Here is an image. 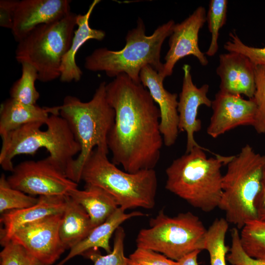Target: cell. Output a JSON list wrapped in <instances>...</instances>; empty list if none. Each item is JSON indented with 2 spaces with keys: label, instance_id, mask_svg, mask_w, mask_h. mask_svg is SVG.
<instances>
[{
  "label": "cell",
  "instance_id": "obj_1",
  "mask_svg": "<svg viewBox=\"0 0 265 265\" xmlns=\"http://www.w3.org/2000/svg\"><path fill=\"white\" fill-rule=\"evenodd\" d=\"M106 93L115 113L107 140L112 162L129 173L154 169L164 143L160 111L149 91L121 74L106 84Z\"/></svg>",
  "mask_w": 265,
  "mask_h": 265
},
{
  "label": "cell",
  "instance_id": "obj_2",
  "mask_svg": "<svg viewBox=\"0 0 265 265\" xmlns=\"http://www.w3.org/2000/svg\"><path fill=\"white\" fill-rule=\"evenodd\" d=\"M208 149L195 147L174 159L166 168L165 188L204 212L218 208L222 195V165L233 156L208 158Z\"/></svg>",
  "mask_w": 265,
  "mask_h": 265
},
{
  "label": "cell",
  "instance_id": "obj_3",
  "mask_svg": "<svg viewBox=\"0 0 265 265\" xmlns=\"http://www.w3.org/2000/svg\"><path fill=\"white\" fill-rule=\"evenodd\" d=\"M106 84L105 81L102 82L88 102L68 95L61 106H56L59 115L67 122L80 147L78 156L66 170L67 177L77 183L81 180L82 168L86 159L95 148L109 152L107 140L115 113L107 100Z\"/></svg>",
  "mask_w": 265,
  "mask_h": 265
},
{
  "label": "cell",
  "instance_id": "obj_4",
  "mask_svg": "<svg viewBox=\"0 0 265 265\" xmlns=\"http://www.w3.org/2000/svg\"><path fill=\"white\" fill-rule=\"evenodd\" d=\"M175 25L173 20H170L158 26L152 35L147 36L144 22L139 18L136 27L128 31L122 49H96L85 57L84 67L91 71H104L109 77L125 74L134 82L140 83V71L147 65L159 74L161 73L163 66L160 61L161 47L172 34Z\"/></svg>",
  "mask_w": 265,
  "mask_h": 265
},
{
  "label": "cell",
  "instance_id": "obj_5",
  "mask_svg": "<svg viewBox=\"0 0 265 265\" xmlns=\"http://www.w3.org/2000/svg\"><path fill=\"white\" fill-rule=\"evenodd\" d=\"M108 152L95 148L86 159L81 180L99 186L111 195L124 210L153 209L156 204L158 179L154 169L129 173L109 160Z\"/></svg>",
  "mask_w": 265,
  "mask_h": 265
},
{
  "label": "cell",
  "instance_id": "obj_6",
  "mask_svg": "<svg viewBox=\"0 0 265 265\" xmlns=\"http://www.w3.org/2000/svg\"><path fill=\"white\" fill-rule=\"evenodd\" d=\"M43 124L41 122L29 123L1 136L0 165L4 170L13 171L12 159L17 155L33 156L44 148L66 174L74 157L80 153V147L67 122L58 113L51 114L44 131L40 129Z\"/></svg>",
  "mask_w": 265,
  "mask_h": 265
},
{
  "label": "cell",
  "instance_id": "obj_7",
  "mask_svg": "<svg viewBox=\"0 0 265 265\" xmlns=\"http://www.w3.org/2000/svg\"><path fill=\"white\" fill-rule=\"evenodd\" d=\"M227 165L218 208L225 212L229 223L241 229L247 221L258 219L255 201L261 188L265 155L247 144Z\"/></svg>",
  "mask_w": 265,
  "mask_h": 265
},
{
  "label": "cell",
  "instance_id": "obj_8",
  "mask_svg": "<svg viewBox=\"0 0 265 265\" xmlns=\"http://www.w3.org/2000/svg\"><path fill=\"white\" fill-rule=\"evenodd\" d=\"M77 15L70 12L58 21L40 25L18 42L17 61L33 66L38 80L46 82L60 77L62 59L70 47Z\"/></svg>",
  "mask_w": 265,
  "mask_h": 265
},
{
  "label": "cell",
  "instance_id": "obj_9",
  "mask_svg": "<svg viewBox=\"0 0 265 265\" xmlns=\"http://www.w3.org/2000/svg\"><path fill=\"white\" fill-rule=\"evenodd\" d=\"M207 231L200 219L190 212L170 217L161 210L150 219L149 228L139 231L136 246L177 261L193 251L205 250Z\"/></svg>",
  "mask_w": 265,
  "mask_h": 265
},
{
  "label": "cell",
  "instance_id": "obj_10",
  "mask_svg": "<svg viewBox=\"0 0 265 265\" xmlns=\"http://www.w3.org/2000/svg\"><path fill=\"white\" fill-rule=\"evenodd\" d=\"M6 179L12 187L30 195H68L78 188V183L69 179L50 156L20 163Z\"/></svg>",
  "mask_w": 265,
  "mask_h": 265
},
{
  "label": "cell",
  "instance_id": "obj_11",
  "mask_svg": "<svg viewBox=\"0 0 265 265\" xmlns=\"http://www.w3.org/2000/svg\"><path fill=\"white\" fill-rule=\"evenodd\" d=\"M63 213L52 214L22 227L10 241L23 246L43 263L52 265L66 250L59 233Z\"/></svg>",
  "mask_w": 265,
  "mask_h": 265
},
{
  "label": "cell",
  "instance_id": "obj_12",
  "mask_svg": "<svg viewBox=\"0 0 265 265\" xmlns=\"http://www.w3.org/2000/svg\"><path fill=\"white\" fill-rule=\"evenodd\" d=\"M206 22V9L200 6L185 20L175 24L170 36L169 49L164 58L163 69L159 74L162 78L171 76L177 62L188 55L197 58L202 66L208 65L205 53L201 51L198 45L199 32Z\"/></svg>",
  "mask_w": 265,
  "mask_h": 265
},
{
  "label": "cell",
  "instance_id": "obj_13",
  "mask_svg": "<svg viewBox=\"0 0 265 265\" xmlns=\"http://www.w3.org/2000/svg\"><path fill=\"white\" fill-rule=\"evenodd\" d=\"M212 114L207 133L216 138L241 126H252L255 121L256 105L253 99H245L219 90L212 101Z\"/></svg>",
  "mask_w": 265,
  "mask_h": 265
},
{
  "label": "cell",
  "instance_id": "obj_14",
  "mask_svg": "<svg viewBox=\"0 0 265 265\" xmlns=\"http://www.w3.org/2000/svg\"><path fill=\"white\" fill-rule=\"evenodd\" d=\"M184 76L182 90L178 100V128L179 132L186 134V153L195 147H201L195 140L194 133L201 130V121L197 118L198 109L201 106L211 107L212 101L208 97L209 85L204 84L198 87L193 82L190 66L185 64L183 67Z\"/></svg>",
  "mask_w": 265,
  "mask_h": 265
},
{
  "label": "cell",
  "instance_id": "obj_15",
  "mask_svg": "<svg viewBox=\"0 0 265 265\" xmlns=\"http://www.w3.org/2000/svg\"><path fill=\"white\" fill-rule=\"evenodd\" d=\"M69 0H22L17 3L11 29L19 42L36 27L58 21L70 12Z\"/></svg>",
  "mask_w": 265,
  "mask_h": 265
},
{
  "label": "cell",
  "instance_id": "obj_16",
  "mask_svg": "<svg viewBox=\"0 0 265 265\" xmlns=\"http://www.w3.org/2000/svg\"><path fill=\"white\" fill-rule=\"evenodd\" d=\"M139 78L140 82L147 88L154 101L159 106V127L163 143L167 147L171 146L175 143L179 132L178 95L165 89L164 79L150 65L142 69Z\"/></svg>",
  "mask_w": 265,
  "mask_h": 265
},
{
  "label": "cell",
  "instance_id": "obj_17",
  "mask_svg": "<svg viewBox=\"0 0 265 265\" xmlns=\"http://www.w3.org/2000/svg\"><path fill=\"white\" fill-rule=\"evenodd\" d=\"M255 66L244 55L228 52L219 55L216 72L220 80L219 90L253 97L255 91Z\"/></svg>",
  "mask_w": 265,
  "mask_h": 265
},
{
  "label": "cell",
  "instance_id": "obj_18",
  "mask_svg": "<svg viewBox=\"0 0 265 265\" xmlns=\"http://www.w3.org/2000/svg\"><path fill=\"white\" fill-rule=\"evenodd\" d=\"M66 195L40 196L34 205L2 213L0 219V243L4 246L10 241L14 234L22 227L48 216L62 213L66 206Z\"/></svg>",
  "mask_w": 265,
  "mask_h": 265
},
{
  "label": "cell",
  "instance_id": "obj_19",
  "mask_svg": "<svg viewBox=\"0 0 265 265\" xmlns=\"http://www.w3.org/2000/svg\"><path fill=\"white\" fill-rule=\"evenodd\" d=\"M100 2V0H94L84 14L77 15L78 28L74 32L70 47L64 56L61 65L59 79L61 82H77L81 79L82 71L76 62V55L79 49L90 39L102 41L106 36L104 30L92 28L89 25L90 16L95 7Z\"/></svg>",
  "mask_w": 265,
  "mask_h": 265
},
{
  "label": "cell",
  "instance_id": "obj_20",
  "mask_svg": "<svg viewBox=\"0 0 265 265\" xmlns=\"http://www.w3.org/2000/svg\"><path fill=\"white\" fill-rule=\"evenodd\" d=\"M125 211L122 208L118 207L105 222L93 228L84 239L70 249L66 257L56 265H63L76 256L82 255L89 250H97L98 248H103L107 254L111 253L109 240L120 225L132 217L146 215L139 211L129 213H125Z\"/></svg>",
  "mask_w": 265,
  "mask_h": 265
},
{
  "label": "cell",
  "instance_id": "obj_21",
  "mask_svg": "<svg viewBox=\"0 0 265 265\" xmlns=\"http://www.w3.org/2000/svg\"><path fill=\"white\" fill-rule=\"evenodd\" d=\"M68 195L84 209L93 228L105 222L119 207L111 195L96 186L85 184L84 190L76 188Z\"/></svg>",
  "mask_w": 265,
  "mask_h": 265
},
{
  "label": "cell",
  "instance_id": "obj_22",
  "mask_svg": "<svg viewBox=\"0 0 265 265\" xmlns=\"http://www.w3.org/2000/svg\"><path fill=\"white\" fill-rule=\"evenodd\" d=\"M51 112V107L27 105L10 98L0 106V135L33 122H41L45 124Z\"/></svg>",
  "mask_w": 265,
  "mask_h": 265
},
{
  "label": "cell",
  "instance_id": "obj_23",
  "mask_svg": "<svg viewBox=\"0 0 265 265\" xmlns=\"http://www.w3.org/2000/svg\"><path fill=\"white\" fill-rule=\"evenodd\" d=\"M93 227L84 209L68 195L59 226V236L66 249H70L84 239Z\"/></svg>",
  "mask_w": 265,
  "mask_h": 265
},
{
  "label": "cell",
  "instance_id": "obj_24",
  "mask_svg": "<svg viewBox=\"0 0 265 265\" xmlns=\"http://www.w3.org/2000/svg\"><path fill=\"white\" fill-rule=\"evenodd\" d=\"M229 223L223 218H216L207 229L205 250L208 252L211 265H226L229 248L225 245Z\"/></svg>",
  "mask_w": 265,
  "mask_h": 265
},
{
  "label": "cell",
  "instance_id": "obj_25",
  "mask_svg": "<svg viewBox=\"0 0 265 265\" xmlns=\"http://www.w3.org/2000/svg\"><path fill=\"white\" fill-rule=\"evenodd\" d=\"M239 233L240 244L245 253L258 260H265V220L247 221Z\"/></svg>",
  "mask_w": 265,
  "mask_h": 265
},
{
  "label": "cell",
  "instance_id": "obj_26",
  "mask_svg": "<svg viewBox=\"0 0 265 265\" xmlns=\"http://www.w3.org/2000/svg\"><path fill=\"white\" fill-rule=\"evenodd\" d=\"M22 75L12 85L10 98L27 105H36L40 94L35 86L38 79L36 69L26 62H22Z\"/></svg>",
  "mask_w": 265,
  "mask_h": 265
},
{
  "label": "cell",
  "instance_id": "obj_27",
  "mask_svg": "<svg viewBox=\"0 0 265 265\" xmlns=\"http://www.w3.org/2000/svg\"><path fill=\"white\" fill-rule=\"evenodd\" d=\"M227 0H211L206 14V22L211 35L210 46L205 54L213 56L218 50V39L220 29L225 25L227 15Z\"/></svg>",
  "mask_w": 265,
  "mask_h": 265
},
{
  "label": "cell",
  "instance_id": "obj_28",
  "mask_svg": "<svg viewBox=\"0 0 265 265\" xmlns=\"http://www.w3.org/2000/svg\"><path fill=\"white\" fill-rule=\"evenodd\" d=\"M38 198L12 187L4 174L0 178V212L26 208L35 205Z\"/></svg>",
  "mask_w": 265,
  "mask_h": 265
},
{
  "label": "cell",
  "instance_id": "obj_29",
  "mask_svg": "<svg viewBox=\"0 0 265 265\" xmlns=\"http://www.w3.org/2000/svg\"><path fill=\"white\" fill-rule=\"evenodd\" d=\"M125 232L119 226L115 232L113 249L111 253L102 255L97 250L92 249L82 255L91 260L94 265H128L129 258L124 254Z\"/></svg>",
  "mask_w": 265,
  "mask_h": 265
},
{
  "label": "cell",
  "instance_id": "obj_30",
  "mask_svg": "<svg viewBox=\"0 0 265 265\" xmlns=\"http://www.w3.org/2000/svg\"><path fill=\"white\" fill-rule=\"evenodd\" d=\"M255 91L253 97L256 105L253 128L259 134H265V66H255Z\"/></svg>",
  "mask_w": 265,
  "mask_h": 265
},
{
  "label": "cell",
  "instance_id": "obj_31",
  "mask_svg": "<svg viewBox=\"0 0 265 265\" xmlns=\"http://www.w3.org/2000/svg\"><path fill=\"white\" fill-rule=\"evenodd\" d=\"M3 247L0 253V265H48L19 244L10 241Z\"/></svg>",
  "mask_w": 265,
  "mask_h": 265
},
{
  "label": "cell",
  "instance_id": "obj_32",
  "mask_svg": "<svg viewBox=\"0 0 265 265\" xmlns=\"http://www.w3.org/2000/svg\"><path fill=\"white\" fill-rule=\"evenodd\" d=\"M230 38L224 45L228 52H237L246 56L255 66H265V47L256 48L243 43L235 32L229 33Z\"/></svg>",
  "mask_w": 265,
  "mask_h": 265
},
{
  "label": "cell",
  "instance_id": "obj_33",
  "mask_svg": "<svg viewBox=\"0 0 265 265\" xmlns=\"http://www.w3.org/2000/svg\"><path fill=\"white\" fill-rule=\"evenodd\" d=\"M128 265H177V263L158 252L137 247L130 255Z\"/></svg>",
  "mask_w": 265,
  "mask_h": 265
},
{
  "label": "cell",
  "instance_id": "obj_34",
  "mask_svg": "<svg viewBox=\"0 0 265 265\" xmlns=\"http://www.w3.org/2000/svg\"><path fill=\"white\" fill-rule=\"evenodd\" d=\"M231 245L227 259L232 265H265V260H258L248 256L242 248L239 233L237 228L231 231Z\"/></svg>",
  "mask_w": 265,
  "mask_h": 265
},
{
  "label": "cell",
  "instance_id": "obj_35",
  "mask_svg": "<svg viewBox=\"0 0 265 265\" xmlns=\"http://www.w3.org/2000/svg\"><path fill=\"white\" fill-rule=\"evenodd\" d=\"M19 0H0V26L12 29L15 10Z\"/></svg>",
  "mask_w": 265,
  "mask_h": 265
},
{
  "label": "cell",
  "instance_id": "obj_36",
  "mask_svg": "<svg viewBox=\"0 0 265 265\" xmlns=\"http://www.w3.org/2000/svg\"><path fill=\"white\" fill-rule=\"evenodd\" d=\"M255 207L258 218L265 220V167L263 174L261 190L255 199Z\"/></svg>",
  "mask_w": 265,
  "mask_h": 265
},
{
  "label": "cell",
  "instance_id": "obj_37",
  "mask_svg": "<svg viewBox=\"0 0 265 265\" xmlns=\"http://www.w3.org/2000/svg\"><path fill=\"white\" fill-rule=\"evenodd\" d=\"M201 250H195L184 256L177 261V265H198L197 257Z\"/></svg>",
  "mask_w": 265,
  "mask_h": 265
},
{
  "label": "cell",
  "instance_id": "obj_38",
  "mask_svg": "<svg viewBox=\"0 0 265 265\" xmlns=\"http://www.w3.org/2000/svg\"><path fill=\"white\" fill-rule=\"evenodd\" d=\"M242 265V264H238V265Z\"/></svg>",
  "mask_w": 265,
  "mask_h": 265
}]
</instances>
